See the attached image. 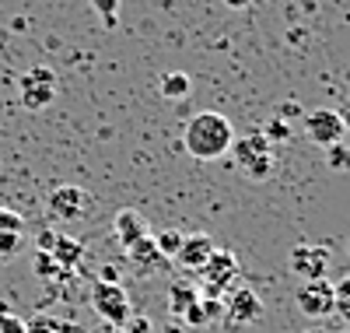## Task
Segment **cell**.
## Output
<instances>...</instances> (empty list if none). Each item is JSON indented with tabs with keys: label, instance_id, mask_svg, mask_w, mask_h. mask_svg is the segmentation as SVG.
Returning <instances> with one entry per match:
<instances>
[{
	"label": "cell",
	"instance_id": "8992f818",
	"mask_svg": "<svg viewBox=\"0 0 350 333\" xmlns=\"http://www.w3.org/2000/svg\"><path fill=\"white\" fill-rule=\"evenodd\" d=\"M221 316H224V323L231 330H245V326H252L262 316V298L252 288H239L235 295L224 301V312Z\"/></svg>",
	"mask_w": 350,
	"mask_h": 333
},
{
	"label": "cell",
	"instance_id": "4fadbf2b",
	"mask_svg": "<svg viewBox=\"0 0 350 333\" xmlns=\"http://www.w3.org/2000/svg\"><path fill=\"white\" fill-rule=\"evenodd\" d=\"M49 256L60 263L64 270H74L81 263V256H84V246H81L77 238H70V235H56L53 246H49Z\"/></svg>",
	"mask_w": 350,
	"mask_h": 333
},
{
	"label": "cell",
	"instance_id": "83f0119b",
	"mask_svg": "<svg viewBox=\"0 0 350 333\" xmlns=\"http://www.w3.org/2000/svg\"><path fill=\"white\" fill-rule=\"evenodd\" d=\"M183 319H186L189 326H200V323H207V312H203V301H200V298H196L193 306H189V309L183 312Z\"/></svg>",
	"mask_w": 350,
	"mask_h": 333
},
{
	"label": "cell",
	"instance_id": "e0dca14e",
	"mask_svg": "<svg viewBox=\"0 0 350 333\" xmlns=\"http://www.w3.org/2000/svg\"><path fill=\"white\" fill-rule=\"evenodd\" d=\"M25 333H81L74 323H60L56 316H36L32 323H25Z\"/></svg>",
	"mask_w": 350,
	"mask_h": 333
},
{
	"label": "cell",
	"instance_id": "603a6c76",
	"mask_svg": "<svg viewBox=\"0 0 350 333\" xmlns=\"http://www.w3.org/2000/svg\"><path fill=\"white\" fill-rule=\"evenodd\" d=\"M242 169H245L249 179H256V183H259V179H267V175L273 172V155H259V158H252V162L242 165Z\"/></svg>",
	"mask_w": 350,
	"mask_h": 333
},
{
	"label": "cell",
	"instance_id": "7a4b0ae2",
	"mask_svg": "<svg viewBox=\"0 0 350 333\" xmlns=\"http://www.w3.org/2000/svg\"><path fill=\"white\" fill-rule=\"evenodd\" d=\"M235 278H239V260H235V253L214 246L211 260L200 267V288H203L200 298H221L224 288L235 281Z\"/></svg>",
	"mask_w": 350,
	"mask_h": 333
},
{
	"label": "cell",
	"instance_id": "ffe728a7",
	"mask_svg": "<svg viewBox=\"0 0 350 333\" xmlns=\"http://www.w3.org/2000/svg\"><path fill=\"white\" fill-rule=\"evenodd\" d=\"M88 4L98 11V18H102L105 28H116V25H120V0H88Z\"/></svg>",
	"mask_w": 350,
	"mask_h": 333
},
{
	"label": "cell",
	"instance_id": "9c48e42d",
	"mask_svg": "<svg viewBox=\"0 0 350 333\" xmlns=\"http://www.w3.org/2000/svg\"><path fill=\"white\" fill-rule=\"evenodd\" d=\"M305 130L312 137V144L319 147H329V144H340L343 140V123H340V112L336 109H315L305 116Z\"/></svg>",
	"mask_w": 350,
	"mask_h": 333
},
{
	"label": "cell",
	"instance_id": "484cf974",
	"mask_svg": "<svg viewBox=\"0 0 350 333\" xmlns=\"http://www.w3.org/2000/svg\"><path fill=\"white\" fill-rule=\"evenodd\" d=\"M0 232H25V218L8 207H0Z\"/></svg>",
	"mask_w": 350,
	"mask_h": 333
},
{
	"label": "cell",
	"instance_id": "6da1fadb",
	"mask_svg": "<svg viewBox=\"0 0 350 333\" xmlns=\"http://www.w3.org/2000/svg\"><path fill=\"white\" fill-rule=\"evenodd\" d=\"M183 144L193 162H217L235 144V127H231V119L224 112H214V109L196 112L183 130Z\"/></svg>",
	"mask_w": 350,
	"mask_h": 333
},
{
	"label": "cell",
	"instance_id": "4316f807",
	"mask_svg": "<svg viewBox=\"0 0 350 333\" xmlns=\"http://www.w3.org/2000/svg\"><path fill=\"white\" fill-rule=\"evenodd\" d=\"M0 333H25V319L11 316L8 309H0Z\"/></svg>",
	"mask_w": 350,
	"mask_h": 333
},
{
	"label": "cell",
	"instance_id": "4dcf8cb0",
	"mask_svg": "<svg viewBox=\"0 0 350 333\" xmlns=\"http://www.w3.org/2000/svg\"><path fill=\"white\" fill-rule=\"evenodd\" d=\"M126 326H133L130 333H148V330H151V326H148V319H130Z\"/></svg>",
	"mask_w": 350,
	"mask_h": 333
},
{
	"label": "cell",
	"instance_id": "7c38bea8",
	"mask_svg": "<svg viewBox=\"0 0 350 333\" xmlns=\"http://www.w3.org/2000/svg\"><path fill=\"white\" fill-rule=\"evenodd\" d=\"M112 232H116V238H120V246L126 249L130 242H137L140 235H148V218L144 214H137V210H116V218H112Z\"/></svg>",
	"mask_w": 350,
	"mask_h": 333
},
{
	"label": "cell",
	"instance_id": "f546056e",
	"mask_svg": "<svg viewBox=\"0 0 350 333\" xmlns=\"http://www.w3.org/2000/svg\"><path fill=\"white\" fill-rule=\"evenodd\" d=\"M53 238H56V232H42V235H39V249H42V253H49Z\"/></svg>",
	"mask_w": 350,
	"mask_h": 333
},
{
	"label": "cell",
	"instance_id": "cb8c5ba5",
	"mask_svg": "<svg viewBox=\"0 0 350 333\" xmlns=\"http://www.w3.org/2000/svg\"><path fill=\"white\" fill-rule=\"evenodd\" d=\"M326 165L336 169V172L350 169V151H347L343 144H329V147H326Z\"/></svg>",
	"mask_w": 350,
	"mask_h": 333
},
{
	"label": "cell",
	"instance_id": "5bb4252c",
	"mask_svg": "<svg viewBox=\"0 0 350 333\" xmlns=\"http://www.w3.org/2000/svg\"><path fill=\"white\" fill-rule=\"evenodd\" d=\"M231 151H235V162L239 165H249L252 158L259 155H270V140L262 137V134H249V137H235V144H231Z\"/></svg>",
	"mask_w": 350,
	"mask_h": 333
},
{
	"label": "cell",
	"instance_id": "ac0fdd59",
	"mask_svg": "<svg viewBox=\"0 0 350 333\" xmlns=\"http://www.w3.org/2000/svg\"><path fill=\"white\" fill-rule=\"evenodd\" d=\"M154 246H158V253H161L165 260H172L175 253H179V246H183V232H172V228L158 232V235H154Z\"/></svg>",
	"mask_w": 350,
	"mask_h": 333
},
{
	"label": "cell",
	"instance_id": "d4e9b609",
	"mask_svg": "<svg viewBox=\"0 0 350 333\" xmlns=\"http://www.w3.org/2000/svg\"><path fill=\"white\" fill-rule=\"evenodd\" d=\"M21 253V232H0V256H18Z\"/></svg>",
	"mask_w": 350,
	"mask_h": 333
},
{
	"label": "cell",
	"instance_id": "44dd1931",
	"mask_svg": "<svg viewBox=\"0 0 350 333\" xmlns=\"http://www.w3.org/2000/svg\"><path fill=\"white\" fill-rule=\"evenodd\" d=\"M36 274L49 281V278H67V270H64L60 263H56L49 253H42V249H39V253H36Z\"/></svg>",
	"mask_w": 350,
	"mask_h": 333
},
{
	"label": "cell",
	"instance_id": "52a82bcc",
	"mask_svg": "<svg viewBox=\"0 0 350 333\" xmlns=\"http://www.w3.org/2000/svg\"><path fill=\"white\" fill-rule=\"evenodd\" d=\"M287 263H291V270H295V274H301L305 281L326 278V274H329V249H326V246H308V242H298V246L291 249Z\"/></svg>",
	"mask_w": 350,
	"mask_h": 333
},
{
	"label": "cell",
	"instance_id": "ba28073f",
	"mask_svg": "<svg viewBox=\"0 0 350 333\" xmlns=\"http://www.w3.org/2000/svg\"><path fill=\"white\" fill-rule=\"evenodd\" d=\"M46 207H49V218H56V221H81L88 210V197L81 186H56V190H49Z\"/></svg>",
	"mask_w": 350,
	"mask_h": 333
},
{
	"label": "cell",
	"instance_id": "8fae6325",
	"mask_svg": "<svg viewBox=\"0 0 350 333\" xmlns=\"http://www.w3.org/2000/svg\"><path fill=\"white\" fill-rule=\"evenodd\" d=\"M123 253H126V260H130L137 270H144V274H154L158 267L168 263V260L158 253V246H154V235H140L137 242H130Z\"/></svg>",
	"mask_w": 350,
	"mask_h": 333
},
{
	"label": "cell",
	"instance_id": "1f68e13d",
	"mask_svg": "<svg viewBox=\"0 0 350 333\" xmlns=\"http://www.w3.org/2000/svg\"><path fill=\"white\" fill-rule=\"evenodd\" d=\"M92 333H126V326H112V323H102L98 330H92Z\"/></svg>",
	"mask_w": 350,
	"mask_h": 333
},
{
	"label": "cell",
	"instance_id": "277c9868",
	"mask_svg": "<svg viewBox=\"0 0 350 333\" xmlns=\"http://www.w3.org/2000/svg\"><path fill=\"white\" fill-rule=\"evenodd\" d=\"M295 301H298V309H301L305 316H312V319L333 316V306H336L333 281H329V278H312V281H305V284L298 288Z\"/></svg>",
	"mask_w": 350,
	"mask_h": 333
},
{
	"label": "cell",
	"instance_id": "30bf717a",
	"mask_svg": "<svg viewBox=\"0 0 350 333\" xmlns=\"http://www.w3.org/2000/svg\"><path fill=\"white\" fill-rule=\"evenodd\" d=\"M211 253H214V238L196 232V235H183V246H179V253H175V260H179L186 270H200L211 260Z\"/></svg>",
	"mask_w": 350,
	"mask_h": 333
},
{
	"label": "cell",
	"instance_id": "9a60e30c",
	"mask_svg": "<svg viewBox=\"0 0 350 333\" xmlns=\"http://www.w3.org/2000/svg\"><path fill=\"white\" fill-rule=\"evenodd\" d=\"M158 88H161V95H165V99L179 102V99H186V95H189V88H193V77H189L186 71H168V74H161Z\"/></svg>",
	"mask_w": 350,
	"mask_h": 333
},
{
	"label": "cell",
	"instance_id": "2e32d148",
	"mask_svg": "<svg viewBox=\"0 0 350 333\" xmlns=\"http://www.w3.org/2000/svg\"><path fill=\"white\" fill-rule=\"evenodd\" d=\"M196 298H200V288H196L193 281H175V284L168 288V309H172L175 316H183Z\"/></svg>",
	"mask_w": 350,
	"mask_h": 333
},
{
	"label": "cell",
	"instance_id": "d6986e66",
	"mask_svg": "<svg viewBox=\"0 0 350 333\" xmlns=\"http://www.w3.org/2000/svg\"><path fill=\"white\" fill-rule=\"evenodd\" d=\"M259 134L267 137L270 144H284V140L291 137V123H287L284 116H273V119H267V127H262Z\"/></svg>",
	"mask_w": 350,
	"mask_h": 333
},
{
	"label": "cell",
	"instance_id": "836d02e7",
	"mask_svg": "<svg viewBox=\"0 0 350 333\" xmlns=\"http://www.w3.org/2000/svg\"><path fill=\"white\" fill-rule=\"evenodd\" d=\"M224 4H228V8H245L249 0H224Z\"/></svg>",
	"mask_w": 350,
	"mask_h": 333
},
{
	"label": "cell",
	"instance_id": "7402d4cb",
	"mask_svg": "<svg viewBox=\"0 0 350 333\" xmlns=\"http://www.w3.org/2000/svg\"><path fill=\"white\" fill-rule=\"evenodd\" d=\"M333 291H336V306H333V312H340V319L350 323V274H347L340 284H333Z\"/></svg>",
	"mask_w": 350,
	"mask_h": 333
},
{
	"label": "cell",
	"instance_id": "d6a6232c",
	"mask_svg": "<svg viewBox=\"0 0 350 333\" xmlns=\"http://www.w3.org/2000/svg\"><path fill=\"white\" fill-rule=\"evenodd\" d=\"M340 123H343V130H350V102L340 109Z\"/></svg>",
	"mask_w": 350,
	"mask_h": 333
},
{
	"label": "cell",
	"instance_id": "f1b7e54d",
	"mask_svg": "<svg viewBox=\"0 0 350 333\" xmlns=\"http://www.w3.org/2000/svg\"><path fill=\"white\" fill-rule=\"evenodd\" d=\"M98 281H102V284H120V270H116V267H102Z\"/></svg>",
	"mask_w": 350,
	"mask_h": 333
},
{
	"label": "cell",
	"instance_id": "5b68a950",
	"mask_svg": "<svg viewBox=\"0 0 350 333\" xmlns=\"http://www.w3.org/2000/svg\"><path fill=\"white\" fill-rule=\"evenodd\" d=\"M53 99H56V74L49 67H32L21 77V106L25 109L42 112L46 106H53Z\"/></svg>",
	"mask_w": 350,
	"mask_h": 333
},
{
	"label": "cell",
	"instance_id": "3957f363",
	"mask_svg": "<svg viewBox=\"0 0 350 333\" xmlns=\"http://www.w3.org/2000/svg\"><path fill=\"white\" fill-rule=\"evenodd\" d=\"M92 309L102 316V323L112 326H126L133 309H130V295L123 291V284H95L92 288Z\"/></svg>",
	"mask_w": 350,
	"mask_h": 333
}]
</instances>
